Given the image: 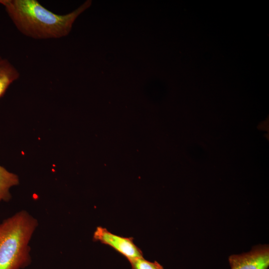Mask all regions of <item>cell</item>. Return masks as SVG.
Returning a JSON list of instances; mask_svg holds the SVG:
<instances>
[{
  "label": "cell",
  "mask_w": 269,
  "mask_h": 269,
  "mask_svg": "<svg viewBox=\"0 0 269 269\" xmlns=\"http://www.w3.org/2000/svg\"><path fill=\"white\" fill-rule=\"evenodd\" d=\"M19 77V73L13 65L7 59L0 57V98Z\"/></svg>",
  "instance_id": "cell-5"
},
{
  "label": "cell",
  "mask_w": 269,
  "mask_h": 269,
  "mask_svg": "<svg viewBox=\"0 0 269 269\" xmlns=\"http://www.w3.org/2000/svg\"><path fill=\"white\" fill-rule=\"evenodd\" d=\"M38 225L21 210L0 223V269H23L31 263L29 242Z\"/></svg>",
  "instance_id": "cell-2"
},
{
  "label": "cell",
  "mask_w": 269,
  "mask_h": 269,
  "mask_svg": "<svg viewBox=\"0 0 269 269\" xmlns=\"http://www.w3.org/2000/svg\"><path fill=\"white\" fill-rule=\"evenodd\" d=\"M85 1L74 11L58 14L36 0H0L16 28L23 35L36 39H57L67 36L78 16L91 4Z\"/></svg>",
  "instance_id": "cell-1"
},
{
  "label": "cell",
  "mask_w": 269,
  "mask_h": 269,
  "mask_svg": "<svg viewBox=\"0 0 269 269\" xmlns=\"http://www.w3.org/2000/svg\"><path fill=\"white\" fill-rule=\"evenodd\" d=\"M18 176L0 165V203L8 202L11 198L10 189L19 184Z\"/></svg>",
  "instance_id": "cell-6"
},
{
  "label": "cell",
  "mask_w": 269,
  "mask_h": 269,
  "mask_svg": "<svg viewBox=\"0 0 269 269\" xmlns=\"http://www.w3.org/2000/svg\"><path fill=\"white\" fill-rule=\"evenodd\" d=\"M231 269H268L269 247L258 245L241 254L231 255L228 259Z\"/></svg>",
  "instance_id": "cell-4"
},
{
  "label": "cell",
  "mask_w": 269,
  "mask_h": 269,
  "mask_svg": "<svg viewBox=\"0 0 269 269\" xmlns=\"http://www.w3.org/2000/svg\"><path fill=\"white\" fill-rule=\"evenodd\" d=\"M93 238L95 241L110 246L129 261L143 257L141 251L134 244L132 238L115 235L107 229L99 226L96 228Z\"/></svg>",
  "instance_id": "cell-3"
},
{
  "label": "cell",
  "mask_w": 269,
  "mask_h": 269,
  "mask_svg": "<svg viewBox=\"0 0 269 269\" xmlns=\"http://www.w3.org/2000/svg\"><path fill=\"white\" fill-rule=\"evenodd\" d=\"M132 269H164L162 266L156 261L150 262L143 257L129 261Z\"/></svg>",
  "instance_id": "cell-7"
}]
</instances>
